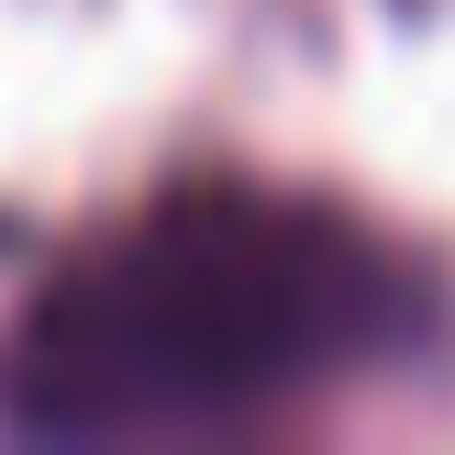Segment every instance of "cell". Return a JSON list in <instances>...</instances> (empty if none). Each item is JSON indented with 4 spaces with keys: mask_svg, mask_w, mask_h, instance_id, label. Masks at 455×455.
<instances>
[{
    "mask_svg": "<svg viewBox=\"0 0 455 455\" xmlns=\"http://www.w3.org/2000/svg\"><path fill=\"white\" fill-rule=\"evenodd\" d=\"M434 323V267L378 222L256 178H189L22 300L0 345V422L44 444L222 434L411 367Z\"/></svg>",
    "mask_w": 455,
    "mask_h": 455,
    "instance_id": "cell-1",
    "label": "cell"
}]
</instances>
